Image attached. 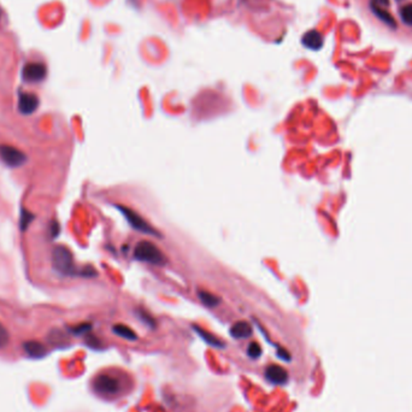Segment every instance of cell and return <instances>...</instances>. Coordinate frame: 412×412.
I'll return each instance as SVG.
<instances>
[{
  "label": "cell",
  "instance_id": "obj_1",
  "mask_svg": "<svg viewBox=\"0 0 412 412\" xmlns=\"http://www.w3.org/2000/svg\"><path fill=\"white\" fill-rule=\"evenodd\" d=\"M134 257L138 261L150 263L153 265H166L168 262L167 257L164 256L159 247L147 240L138 242L134 250Z\"/></svg>",
  "mask_w": 412,
  "mask_h": 412
},
{
  "label": "cell",
  "instance_id": "obj_2",
  "mask_svg": "<svg viewBox=\"0 0 412 412\" xmlns=\"http://www.w3.org/2000/svg\"><path fill=\"white\" fill-rule=\"evenodd\" d=\"M52 264L57 271L63 275H80L76 270L74 257L68 247L58 245L52 251Z\"/></svg>",
  "mask_w": 412,
  "mask_h": 412
},
{
  "label": "cell",
  "instance_id": "obj_3",
  "mask_svg": "<svg viewBox=\"0 0 412 412\" xmlns=\"http://www.w3.org/2000/svg\"><path fill=\"white\" fill-rule=\"evenodd\" d=\"M117 210H118L123 215V217L126 218L127 222L131 224V227L133 229L140 231V233L148 234V235H153V236H160L159 231H157L153 227L148 223L147 221L145 220L141 215H139L138 212H135L132 209L127 208V206L123 205H116Z\"/></svg>",
  "mask_w": 412,
  "mask_h": 412
},
{
  "label": "cell",
  "instance_id": "obj_4",
  "mask_svg": "<svg viewBox=\"0 0 412 412\" xmlns=\"http://www.w3.org/2000/svg\"><path fill=\"white\" fill-rule=\"evenodd\" d=\"M121 381L116 376L109 374H100L93 381V388L98 394L104 397H113L121 391Z\"/></svg>",
  "mask_w": 412,
  "mask_h": 412
},
{
  "label": "cell",
  "instance_id": "obj_5",
  "mask_svg": "<svg viewBox=\"0 0 412 412\" xmlns=\"http://www.w3.org/2000/svg\"><path fill=\"white\" fill-rule=\"evenodd\" d=\"M24 152L10 145H0V160L9 168H20L27 161Z\"/></svg>",
  "mask_w": 412,
  "mask_h": 412
},
{
  "label": "cell",
  "instance_id": "obj_6",
  "mask_svg": "<svg viewBox=\"0 0 412 412\" xmlns=\"http://www.w3.org/2000/svg\"><path fill=\"white\" fill-rule=\"evenodd\" d=\"M47 74L46 66L41 63H29L23 68L22 77L28 84H37L45 80Z\"/></svg>",
  "mask_w": 412,
  "mask_h": 412
},
{
  "label": "cell",
  "instance_id": "obj_7",
  "mask_svg": "<svg viewBox=\"0 0 412 412\" xmlns=\"http://www.w3.org/2000/svg\"><path fill=\"white\" fill-rule=\"evenodd\" d=\"M265 379L272 385H286L288 381V373L283 366L277 365V364H270L267 366L264 372Z\"/></svg>",
  "mask_w": 412,
  "mask_h": 412
},
{
  "label": "cell",
  "instance_id": "obj_8",
  "mask_svg": "<svg viewBox=\"0 0 412 412\" xmlns=\"http://www.w3.org/2000/svg\"><path fill=\"white\" fill-rule=\"evenodd\" d=\"M39 98L33 93H22L18 98V111L22 115H31L39 107Z\"/></svg>",
  "mask_w": 412,
  "mask_h": 412
},
{
  "label": "cell",
  "instance_id": "obj_9",
  "mask_svg": "<svg viewBox=\"0 0 412 412\" xmlns=\"http://www.w3.org/2000/svg\"><path fill=\"white\" fill-rule=\"evenodd\" d=\"M252 333L253 331L251 324L245 321H239L234 323L230 328V335L234 339H237V340L250 338L252 335Z\"/></svg>",
  "mask_w": 412,
  "mask_h": 412
},
{
  "label": "cell",
  "instance_id": "obj_10",
  "mask_svg": "<svg viewBox=\"0 0 412 412\" xmlns=\"http://www.w3.org/2000/svg\"><path fill=\"white\" fill-rule=\"evenodd\" d=\"M23 350L31 358H43L46 354V347L39 341L30 340L23 344Z\"/></svg>",
  "mask_w": 412,
  "mask_h": 412
},
{
  "label": "cell",
  "instance_id": "obj_11",
  "mask_svg": "<svg viewBox=\"0 0 412 412\" xmlns=\"http://www.w3.org/2000/svg\"><path fill=\"white\" fill-rule=\"evenodd\" d=\"M370 9H372L373 14L375 15L376 17L379 18L380 21L383 22V23L387 25V27H389V28H395V27H397V23H395L394 18L392 17V15L389 14V12L386 11L385 9L380 8V6L377 5V4H375V3H374L373 0H372V2H370Z\"/></svg>",
  "mask_w": 412,
  "mask_h": 412
},
{
  "label": "cell",
  "instance_id": "obj_12",
  "mask_svg": "<svg viewBox=\"0 0 412 412\" xmlns=\"http://www.w3.org/2000/svg\"><path fill=\"white\" fill-rule=\"evenodd\" d=\"M193 329H194V332L196 333V334H198L199 337H200L202 340L206 342V344L210 345V346L216 347V348H223L224 346H226V344H224L221 339L215 337V335L211 334V333L206 332L205 329L200 328L199 325H193Z\"/></svg>",
  "mask_w": 412,
  "mask_h": 412
},
{
  "label": "cell",
  "instance_id": "obj_13",
  "mask_svg": "<svg viewBox=\"0 0 412 412\" xmlns=\"http://www.w3.org/2000/svg\"><path fill=\"white\" fill-rule=\"evenodd\" d=\"M303 44L305 45V47L310 50H319L323 45V37L318 31L316 30H310L309 33H306L303 37Z\"/></svg>",
  "mask_w": 412,
  "mask_h": 412
},
{
  "label": "cell",
  "instance_id": "obj_14",
  "mask_svg": "<svg viewBox=\"0 0 412 412\" xmlns=\"http://www.w3.org/2000/svg\"><path fill=\"white\" fill-rule=\"evenodd\" d=\"M112 332L115 333L117 337L126 339V340H128V341L138 340V335H136V333L133 331L132 328L127 327V325H125V324L113 325Z\"/></svg>",
  "mask_w": 412,
  "mask_h": 412
},
{
  "label": "cell",
  "instance_id": "obj_15",
  "mask_svg": "<svg viewBox=\"0 0 412 412\" xmlns=\"http://www.w3.org/2000/svg\"><path fill=\"white\" fill-rule=\"evenodd\" d=\"M198 296H199V299L201 300V303L208 307H215L221 303L220 298H218L217 296H215V294L210 293V292H208V291H199Z\"/></svg>",
  "mask_w": 412,
  "mask_h": 412
},
{
  "label": "cell",
  "instance_id": "obj_16",
  "mask_svg": "<svg viewBox=\"0 0 412 412\" xmlns=\"http://www.w3.org/2000/svg\"><path fill=\"white\" fill-rule=\"evenodd\" d=\"M20 215H21L20 216V229L22 231H25L28 228H29L30 223L34 221L35 216H34V215L28 210H24V209H22Z\"/></svg>",
  "mask_w": 412,
  "mask_h": 412
},
{
  "label": "cell",
  "instance_id": "obj_17",
  "mask_svg": "<svg viewBox=\"0 0 412 412\" xmlns=\"http://www.w3.org/2000/svg\"><path fill=\"white\" fill-rule=\"evenodd\" d=\"M136 316H138V318L140 319L142 323H145L147 327L150 328L156 327V321H154V318L147 311H145V310L142 309L136 310Z\"/></svg>",
  "mask_w": 412,
  "mask_h": 412
},
{
  "label": "cell",
  "instance_id": "obj_18",
  "mask_svg": "<svg viewBox=\"0 0 412 412\" xmlns=\"http://www.w3.org/2000/svg\"><path fill=\"white\" fill-rule=\"evenodd\" d=\"M400 18L405 24L411 27L412 25V4L402 6L400 10Z\"/></svg>",
  "mask_w": 412,
  "mask_h": 412
},
{
  "label": "cell",
  "instance_id": "obj_19",
  "mask_svg": "<svg viewBox=\"0 0 412 412\" xmlns=\"http://www.w3.org/2000/svg\"><path fill=\"white\" fill-rule=\"evenodd\" d=\"M247 354L251 359H258L262 356V347L257 342H251L247 347Z\"/></svg>",
  "mask_w": 412,
  "mask_h": 412
},
{
  "label": "cell",
  "instance_id": "obj_20",
  "mask_svg": "<svg viewBox=\"0 0 412 412\" xmlns=\"http://www.w3.org/2000/svg\"><path fill=\"white\" fill-rule=\"evenodd\" d=\"M9 340H10V335H9L8 329L0 322V348H4L8 345Z\"/></svg>",
  "mask_w": 412,
  "mask_h": 412
},
{
  "label": "cell",
  "instance_id": "obj_21",
  "mask_svg": "<svg viewBox=\"0 0 412 412\" xmlns=\"http://www.w3.org/2000/svg\"><path fill=\"white\" fill-rule=\"evenodd\" d=\"M91 329H92V324H90V323H82V324H78L77 327L72 328L71 332L76 335H81V334H85V333L90 332Z\"/></svg>",
  "mask_w": 412,
  "mask_h": 412
},
{
  "label": "cell",
  "instance_id": "obj_22",
  "mask_svg": "<svg viewBox=\"0 0 412 412\" xmlns=\"http://www.w3.org/2000/svg\"><path fill=\"white\" fill-rule=\"evenodd\" d=\"M277 356L281 358V359H283V360H291V354L288 353V351H286L284 350V348H281V347H278L277 348Z\"/></svg>",
  "mask_w": 412,
  "mask_h": 412
},
{
  "label": "cell",
  "instance_id": "obj_23",
  "mask_svg": "<svg viewBox=\"0 0 412 412\" xmlns=\"http://www.w3.org/2000/svg\"><path fill=\"white\" fill-rule=\"evenodd\" d=\"M58 234H59V224L57 223L56 221H53L52 223H51V235H52V237H56L58 236Z\"/></svg>",
  "mask_w": 412,
  "mask_h": 412
},
{
  "label": "cell",
  "instance_id": "obj_24",
  "mask_svg": "<svg viewBox=\"0 0 412 412\" xmlns=\"http://www.w3.org/2000/svg\"><path fill=\"white\" fill-rule=\"evenodd\" d=\"M88 345L92 347H98V346H100V342L98 339L91 337V338H88Z\"/></svg>",
  "mask_w": 412,
  "mask_h": 412
}]
</instances>
